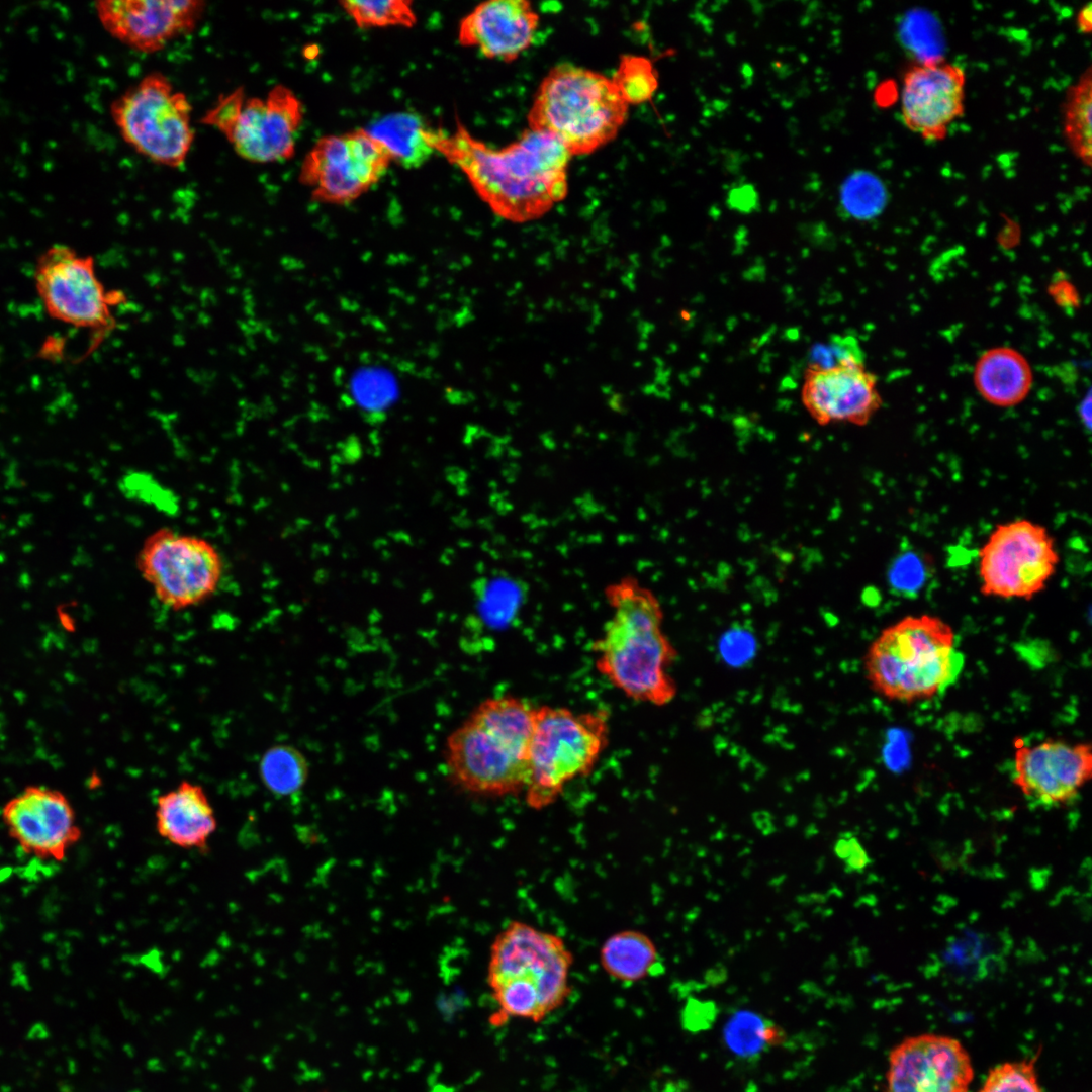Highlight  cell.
I'll return each instance as SVG.
<instances>
[{"mask_svg": "<svg viewBox=\"0 0 1092 1092\" xmlns=\"http://www.w3.org/2000/svg\"><path fill=\"white\" fill-rule=\"evenodd\" d=\"M365 129L386 149L392 162L405 169L420 168L436 153L438 129L414 112L389 113Z\"/></svg>", "mask_w": 1092, "mask_h": 1092, "instance_id": "cell-23", "label": "cell"}, {"mask_svg": "<svg viewBox=\"0 0 1092 1092\" xmlns=\"http://www.w3.org/2000/svg\"><path fill=\"white\" fill-rule=\"evenodd\" d=\"M757 649L758 643L753 632L739 625L726 630L718 643L722 661L733 668L749 664L756 656Z\"/></svg>", "mask_w": 1092, "mask_h": 1092, "instance_id": "cell-35", "label": "cell"}, {"mask_svg": "<svg viewBox=\"0 0 1092 1092\" xmlns=\"http://www.w3.org/2000/svg\"><path fill=\"white\" fill-rule=\"evenodd\" d=\"M801 398L811 417L822 425H866L882 404L877 378L864 365L807 368Z\"/></svg>", "mask_w": 1092, "mask_h": 1092, "instance_id": "cell-19", "label": "cell"}, {"mask_svg": "<svg viewBox=\"0 0 1092 1092\" xmlns=\"http://www.w3.org/2000/svg\"><path fill=\"white\" fill-rule=\"evenodd\" d=\"M966 74L942 59L925 60L904 74L901 115L905 125L927 141L943 140L965 107Z\"/></svg>", "mask_w": 1092, "mask_h": 1092, "instance_id": "cell-18", "label": "cell"}, {"mask_svg": "<svg viewBox=\"0 0 1092 1092\" xmlns=\"http://www.w3.org/2000/svg\"><path fill=\"white\" fill-rule=\"evenodd\" d=\"M729 202L739 210H750L757 203V193L751 185H740L731 190Z\"/></svg>", "mask_w": 1092, "mask_h": 1092, "instance_id": "cell-37", "label": "cell"}, {"mask_svg": "<svg viewBox=\"0 0 1092 1092\" xmlns=\"http://www.w3.org/2000/svg\"><path fill=\"white\" fill-rule=\"evenodd\" d=\"M611 614L592 644L598 673L624 696L662 707L677 695L669 669L677 651L663 629L655 594L626 576L605 589Z\"/></svg>", "mask_w": 1092, "mask_h": 1092, "instance_id": "cell-2", "label": "cell"}, {"mask_svg": "<svg viewBox=\"0 0 1092 1092\" xmlns=\"http://www.w3.org/2000/svg\"><path fill=\"white\" fill-rule=\"evenodd\" d=\"M34 283L48 314L76 328L101 331L111 325V308L121 294L107 291L93 259L57 244L41 253Z\"/></svg>", "mask_w": 1092, "mask_h": 1092, "instance_id": "cell-13", "label": "cell"}, {"mask_svg": "<svg viewBox=\"0 0 1092 1092\" xmlns=\"http://www.w3.org/2000/svg\"><path fill=\"white\" fill-rule=\"evenodd\" d=\"M611 79L629 106L650 99L658 85L652 63L641 56H623Z\"/></svg>", "mask_w": 1092, "mask_h": 1092, "instance_id": "cell-31", "label": "cell"}, {"mask_svg": "<svg viewBox=\"0 0 1092 1092\" xmlns=\"http://www.w3.org/2000/svg\"><path fill=\"white\" fill-rule=\"evenodd\" d=\"M340 5L360 28L412 27L417 22V15L411 1L346 0L341 1Z\"/></svg>", "mask_w": 1092, "mask_h": 1092, "instance_id": "cell-30", "label": "cell"}, {"mask_svg": "<svg viewBox=\"0 0 1092 1092\" xmlns=\"http://www.w3.org/2000/svg\"><path fill=\"white\" fill-rule=\"evenodd\" d=\"M1091 4L1088 3L1079 11L1077 16V26L1080 31L1085 34H1089L1091 32Z\"/></svg>", "mask_w": 1092, "mask_h": 1092, "instance_id": "cell-38", "label": "cell"}, {"mask_svg": "<svg viewBox=\"0 0 1092 1092\" xmlns=\"http://www.w3.org/2000/svg\"><path fill=\"white\" fill-rule=\"evenodd\" d=\"M1078 412H1079V416H1080L1081 421L1086 426V428L1088 430H1090V427H1091V396H1090V392L1083 399V401L1080 403Z\"/></svg>", "mask_w": 1092, "mask_h": 1092, "instance_id": "cell-39", "label": "cell"}, {"mask_svg": "<svg viewBox=\"0 0 1092 1092\" xmlns=\"http://www.w3.org/2000/svg\"><path fill=\"white\" fill-rule=\"evenodd\" d=\"M952 627L941 618L905 616L885 628L864 659L867 679L891 701L933 698L954 681L964 664Z\"/></svg>", "mask_w": 1092, "mask_h": 1092, "instance_id": "cell-5", "label": "cell"}, {"mask_svg": "<svg viewBox=\"0 0 1092 1092\" xmlns=\"http://www.w3.org/2000/svg\"><path fill=\"white\" fill-rule=\"evenodd\" d=\"M535 708L511 695L478 703L446 737L443 762L449 783L478 797L524 792Z\"/></svg>", "mask_w": 1092, "mask_h": 1092, "instance_id": "cell-3", "label": "cell"}, {"mask_svg": "<svg viewBox=\"0 0 1092 1092\" xmlns=\"http://www.w3.org/2000/svg\"><path fill=\"white\" fill-rule=\"evenodd\" d=\"M156 829L170 843L200 852L216 830L213 807L204 789L188 780L160 795L156 803Z\"/></svg>", "mask_w": 1092, "mask_h": 1092, "instance_id": "cell-21", "label": "cell"}, {"mask_svg": "<svg viewBox=\"0 0 1092 1092\" xmlns=\"http://www.w3.org/2000/svg\"><path fill=\"white\" fill-rule=\"evenodd\" d=\"M599 960L610 978L621 983H636L655 971L659 953L646 933L625 929L613 933L603 942Z\"/></svg>", "mask_w": 1092, "mask_h": 1092, "instance_id": "cell-24", "label": "cell"}, {"mask_svg": "<svg viewBox=\"0 0 1092 1092\" xmlns=\"http://www.w3.org/2000/svg\"><path fill=\"white\" fill-rule=\"evenodd\" d=\"M1036 1057L1001 1063L992 1068L978 1092H1043Z\"/></svg>", "mask_w": 1092, "mask_h": 1092, "instance_id": "cell-32", "label": "cell"}, {"mask_svg": "<svg viewBox=\"0 0 1092 1092\" xmlns=\"http://www.w3.org/2000/svg\"><path fill=\"white\" fill-rule=\"evenodd\" d=\"M1060 555L1048 528L1029 519L997 524L978 551L980 592L1031 600L1045 589Z\"/></svg>", "mask_w": 1092, "mask_h": 1092, "instance_id": "cell-11", "label": "cell"}, {"mask_svg": "<svg viewBox=\"0 0 1092 1092\" xmlns=\"http://www.w3.org/2000/svg\"><path fill=\"white\" fill-rule=\"evenodd\" d=\"M1092 776V747L1046 739L1020 746L1013 760L1012 782L1024 797L1044 807L1074 800Z\"/></svg>", "mask_w": 1092, "mask_h": 1092, "instance_id": "cell-15", "label": "cell"}, {"mask_svg": "<svg viewBox=\"0 0 1092 1092\" xmlns=\"http://www.w3.org/2000/svg\"><path fill=\"white\" fill-rule=\"evenodd\" d=\"M609 738L606 711L536 707L524 791L526 804L533 810L552 805L567 784L593 771L609 745Z\"/></svg>", "mask_w": 1092, "mask_h": 1092, "instance_id": "cell-7", "label": "cell"}, {"mask_svg": "<svg viewBox=\"0 0 1092 1092\" xmlns=\"http://www.w3.org/2000/svg\"><path fill=\"white\" fill-rule=\"evenodd\" d=\"M136 567L165 607L180 611L200 605L217 590L223 559L208 540L171 528L151 533L136 556Z\"/></svg>", "mask_w": 1092, "mask_h": 1092, "instance_id": "cell-10", "label": "cell"}, {"mask_svg": "<svg viewBox=\"0 0 1092 1092\" xmlns=\"http://www.w3.org/2000/svg\"><path fill=\"white\" fill-rule=\"evenodd\" d=\"M298 96L282 84L265 97L247 96L243 87L218 96L200 122L217 129L242 159L258 164L291 158L303 120Z\"/></svg>", "mask_w": 1092, "mask_h": 1092, "instance_id": "cell-9", "label": "cell"}, {"mask_svg": "<svg viewBox=\"0 0 1092 1092\" xmlns=\"http://www.w3.org/2000/svg\"><path fill=\"white\" fill-rule=\"evenodd\" d=\"M391 163L386 149L360 128L318 139L301 163L298 180L314 201L344 205L375 185Z\"/></svg>", "mask_w": 1092, "mask_h": 1092, "instance_id": "cell-12", "label": "cell"}, {"mask_svg": "<svg viewBox=\"0 0 1092 1092\" xmlns=\"http://www.w3.org/2000/svg\"><path fill=\"white\" fill-rule=\"evenodd\" d=\"M572 965L559 935L519 920L508 923L489 952L487 984L498 1007L493 1022H540L559 1009L570 993Z\"/></svg>", "mask_w": 1092, "mask_h": 1092, "instance_id": "cell-4", "label": "cell"}, {"mask_svg": "<svg viewBox=\"0 0 1092 1092\" xmlns=\"http://www.w3.org/2000/svg\"><path fill=\"white\" fill-rule=\"evenodd\" d=\"M538 25L539 15L530 2L491 0L462 18L458 40L488 59L512 62L532 44Z\"/></svg>", "mask_w": 1092, "mask_h": 1092, "instance_id": "cell-20", "label": "cell"}, {"mask_svg": "<svg viewBox=\"0 0 1092 1092\" xmlns=\"http://www.w3.org/2000/svg\"><path fill=\"white\" fill-rule=\"evenodd\" d=\"M120 487L128 496L153 505L158 510L171 514L178 509L174 494L146 473L130 472L124 475Z\"/></svg>", "mask_w": 1092, "mask_h": 1092, "instance_id": "cell-34", "label": "cell"}, {"mask_svg": "<svg viewBox=\"0 0 1092 1092\" xmlns=\"http://www.w3.org/2000/svg\"><path fill=\"white\" fill-rule=\"evenodd\" d=\"M192 106L161 72H151L131 85L111 105V115L123 141L153 163L183 165L195 139Z\"/></svg>", "mask_w": 1092, "mask_h": 1092, "instance_id": "cell-8", "label": "cell"}, {"mask_svg": "<svg viewBox=\"0 0 1092 1092\" xmlns=\"http://www.w3.org/2000/svg\"><path fill=\"white\" fill-rule=\"evenodd\" d=\"M434 148L464 173L481 200L504 219L539 218L567 194L571 155L546 132L528 128L496 149L457 121L453 133L438 129Z\"/></svg>", "mask_w": 1092, "mask_h": 1092, "instance_id": "cell-1", "label": "cell"}, {"mask_svg": "<svg viewBox=\"0 0 1092 1092\" xmlns=\"http://www.w3.org/2000/svg\"><path fill=\"white\" fill-rule=\"evenodd\" d=\"M628 109L611 78L563 63L543 78L527 119L529 128L552 135L572 157L611 142Z\"/></svg>", "mask_w": 1092, "mask_h": 1092, "instance_id": "cell-6", "label": "cell"}, {"mask_svg": "<svg viewBox=\"0 0 1092 1092\" xmlns=\"http://www.w3.org/2000/svg\"><path fill=\"white\" fill-rule=\"evenodd\" d=\"M1033 382L1025 357L1010 347L985 351L974 369V384L981 397L998 407H1012L1028 395Z\"/></svg>", "mask_w": 1092, "mask_h": 1092, "instance_id": "cell-22", "label": "cell"}, {"mask_svg": "<svg viewBox=\"0 0 1092 1092\" xmlns=\"http://www.w3.org/2000/svg\"><path fill=\"white\" fill-rule=\"evenodd\" d=\"M973 1079V1063L961 1041L923 1033L891 1050L884 1092H969Z\"/></svg>", "mask_w": 1092, "mask_h": 1092, "instance_id": "cell-14", "label": "cell"}, {"mask_svg": "<svg viewBox=\"0 0 1092 1092\" xmlns=\"http://www.w3.org/2000/svg\"><path fill=\"white\" fill-rule=\"evenodd\" d=\"M724 1039L737 1056L754 1057L765 1049L783 1044L785 1030L770 1020L751 1011H738L724 1028Z\"/></svg>", "mask_w": 1092, "mask_h": 1092, "instance_id": "cell-27", "label": "cell"}, {"mask_svg": "<svg viewBox=\"0 0 1092 1092\" xmlns=\"http://www.w3.org/2000/svg\"><path fill=\"white\" fill-rule=\"evenodd\" d=\"M1092 71L1088 67L1069 89L1064 106V132L1069 147L1086 166L1091 165Z\"/></svg>", "mask_w": 1092, "mask_h": 1092, "instance_id": "cell-26", "label": "cell"}, {"mask_svg": "<svg viewBox=\"0 0 1092 1092\" xmlns=\"http://www.w3.org/2000/svg\"><path fill=\"white\" fill-rule=\"evenodd\" d=\"M835 853L850 871H859L867 866V854L858 840L851 836H841L835 843Z\"/></svg>", "mask_w": 1092, "mask_h": 1092, "instance_id": "cell-36", "label": "cell"}, {"mask_svg": "<svg viewBox=\"0 0 1092 1092\" xmlns=\"http://www.w3.org/2000/svg\"><path fill=\"white\" fill-rule=\"evenodd\" d=\"M933 574L934 565L930 555L906 546L891 561L887 570V582L892 594L914 599L930 582Z\"/></svg>", "mask_w": 1092, "mask_h": 1092, "instance_id": "cell-29", "label": "cell"}, {"mask_svg": "<svg viewBox=\"0 0 1092 1092\" xmlns=\"http://www.w3.org/2000/svg\"><path fill=\"white\" fill-rule=\"evenodd\" d=\"M2 819L22 850L40 859L64 860L82 835L67 797L40 786H29L10 799Z\"/></svg>", "mask_w": 1092, "mask_h": 1092, "instance_id": "cell-16", "label": "cell"}, {"mask_svg": "<svg viewBox=\"0 0 1092 1092\" xmlns=\"http://www.w3.org/2000/svg\"><path fill=\"white\" fill-rule=\"evenodd\" d=\"M309 771V762L303 752L287 743L269 747L259 762L261 782L278 797L299 793L307 783Z\"/></svg>", "mask_w": 1092, "mask_h": 1092, "instance_id": "cell-25", "label": "cell"}, {"mask_svg": "<svg viewBox=\"0 0 1092 1092\" xmlns=\"http://www.w3.org/2000/svg\"><path fill=\"white\" fill-rule=\"evenodd\" d=\"M206 9L200 0H105L98 18L115 39L140 53L162 51L191 33Z\"/></svg>", "mask_w": 1092, "mask_h": 1092, "instance_id": "cell-17", "label": "cell"}, {"mask_svg": "<svg viewBox=\"0 0 1092 1092\" xmlns=\"http://www.w3.org/2000/svg\"><path fill=\"white\" fill-rule=\"evenodd\" d=\"M864 365V353L851 336L834 335L816 344L809 353L808 368L828 369L839 366Z\"/></svg>", "mask_w": 1092, "mask_h": 1092, "instance_id": "cell-33", "label": "cell"}, {"mask_svg": "<svg viewBox=\"0 0 1092 1092\" xmlns=\"http://www.w3.org/2000/svg\"><path fill=\"white\" fill-rule=\"evenodd\" d=\"M886 201L887 193L883 183L868 171L851 173L840 186V208L850 218H874L884 209Z\"/></svg>", "mask_w": 1092, "mask_h": 1092, "instance_id": "cell-28", "label": "cell"}]
</instances>
